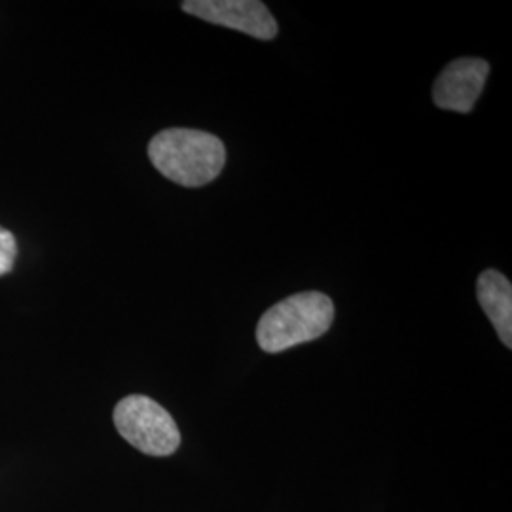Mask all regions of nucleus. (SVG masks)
Wrapping results in <instances>:
<instances>
[{"mask_svg": "<svg viewBox=\"0 0 512 512\" xmlns=\"http://www.w3.org/2000/svg\"><path fill=\"white\" fill-rule=\"evenodd\" d=\"M114 425L131 446L148 456H171L181 444V431L171 414L145 395H129L116 404Z\"/></svg>", "mask_w": 512, "mask_h": 512, "instance_id": "nucleus-3", "label": "nucleus"}, {"mask_svg": "<svg viewBox=\"0 0 512 512\" xmlns=\"http://www.w3.org/2000/svg\"><path fill=\"white\" fill-rule=\"evenodd\" d=\"M183 10L207 23L228 27L258 40H272L279 33L272 12L258 0H186Z\"/></svg>", "mask_w": 512, "mask_h": 512, "instance_id": "nucleus-4", "label": "nucleus"}, {"mask_svg": "<svg viewBox=\"0 0 512 512\" xmlns=\"http://www.w3.org/2000/svg\"><path fill=\"white\" fill-rule=\"evenodd\" d=\"M478 304L492 321L501 342L512 348V287L511 281L497 272L486 270L478 277L476 283Z\"/></svg>", "mask_w": 512, "mask_h": 512, "instance_id": "nucleus-6", "label": "nucleus"}, {"mask_svg": "<svg viewBox=\"0 0 512 512\" xmlns=\"http://www.w3.org/2000/svg\"><path fill=\"white\" fill-rule=\"evenodd\" d=\"M148 158L165 179L186 188L215 181L226 164V148L217 135L200 129L160 131L148 145Z\"/></svg>", "mask_w": 512, "mask_h": 512, "instance_id": "nucleus-1", "label": "nucleus"}, {"mask_svg": "<svg viewBox=\"0 0 512 512\" xmlns=\"http://www.w3.org/2000/svg\"><path fill=\"white\" fill-rule=\"evenodd\" d=\"M16 256H18L16 238L12 236V232H8L6 228L0 226V275L12 272Z\"/></svg>", "mask_w": 512, "mask_h": 512, "instance_id": "nucleus-7", "label": "nucleus"}, {"mask_svg": "<svg viewBox=\"0 0 512 512\" xmlns=\"http://www.w3.org/2000/svg\"><path fill=\"white\" fill-rule=\"evenodd\" d=\"M490 65L478 57H461L452 61L433 86V101L442 110L469 114L484 90Z\"/></svg>", "mask_w": 512, "mask_h": 512, "instance_id": "nucleus-5", "label": "nucleus"}, {"mask_svg": "<svg viewBox=\"0 0 512 512\" xmlns=\"http://www.w3.org/2000/svg\"><path fill=\"white\" fill-rule=\"evenodd\" d=\"M332 321L334 304L327 294L315 291L293 294L260 317L256 340L266 353H281L321 338Z\"/></svg>", "mask_w": 512, "mask_h": 512, "instance_id": "nucleus-2", "label": "nucleus"}]
</instances>
